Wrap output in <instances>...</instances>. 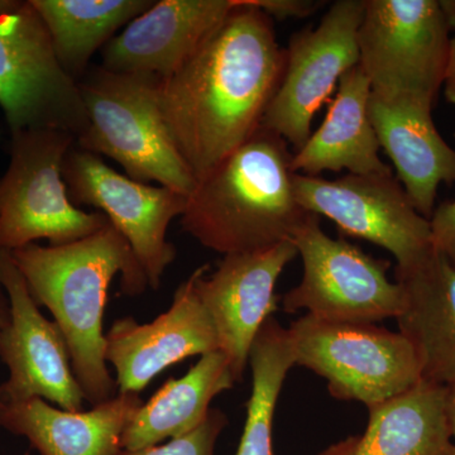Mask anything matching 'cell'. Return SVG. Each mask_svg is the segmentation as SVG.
Here are the masks:
<instances>
[{
	"label": "cell",
	"mask_w": 455,
	"mask_h": 455,
	"mask_svg": "<svg viewBox=\"0 0 455 455\" xmlns=\"http://www.w3.org/2000/svg\"><path fill=\"white\" fill-rule=\"evenodd\" d=\"M371 84L359 65L341 77L322 125L292 155V170L307 176L325 171L355 175L392 171L379 157L370 118Z\"/></svg>",
	"instance_id": "obj_20"
},
{
	"label": "cell",
	"mask_w": 455,
	"mask_h": 455,
	"mask_svg": "<svg viewBox=\"0 0 455 455\" xmlns=\"http://www.w3.org/2000/svg\"><path fill=\"white\" fill-rule=\"evenodd\" d=\"M0 108L11 133L86 125L79 84L57 61L49 32L31 0L0 17Z\"/></svg>",
	"instance_id": "obj_9"
},
{
	"label": "cell",
	"mask_w": 455,
	"mask_h": 455,
	"mask_svg": "<svg viewBox=\"0 0 455 455\" xmlns=\"http://www.w3.org/2000/svg\"><path fill=\"white\" fill-rule=\"evenodd\" d=\"M293 190L305 211L328 218L343 235L388 251L398 269L433 252L430 221L416 211L394 171L337 180L295 173Z\"/></svg>",
	"instance_id": "obj_11"
},
{
	"label": "cell",
	"mask_w": 455,
	"mask_h": 455,
	"mask_svg": "<svg viewBox=\"0 0 455 455\" xmlns=\"http://www.w3.org/2000/svg\"><path fill=\"white\" fill-rule=\"evenodd\" d=\"M11 254L32 298L50 310L64 335L85 400L97 406L116 396L103 329L108 292L116 275L124 295L139 296L149 287L127 239L109 224L73 243H33Z\"/></svg>",
	"instance_id": "obj_2"
},
{
	"label": "cell",
	"mask_w": 455,
	"mask_h": 455,
	"mask_svg": "<svg viewBox=\"0 0 455 455\" xmlns=\"http://www.w3.org/2000/svg\"><path fill=\"white\" fill-rule=\"evenodd\" d=\"M429 221L434 250L455 267V200L440 204Z\"/></svg>",
	"instance_id": "obj_26"
},
{
	"label": "cell",
	"mask_w": 455,
	"mask_h": 455,
	"mask_svg": "<svg viewBox=\"0 0 455 455\" xmlns=\"http://www.w3.org/2000/svg\"><path fill=\"white\" fill-rule=\"evenodd\" d=\"M62 173L71 202L92 206L106 215L127 239L148 286L157 290L176 257L175 245L167 241V229L171 221L184 214L188 196L122 175L100 156L76 145L66 156Z\"/></svg>",
	"instance_id": "obj_12"
},
{
	"label": "cell",
	"mask_w": 455,
	"mask_h": 455,
	"mask_svg": "<svg viewBox=\"0 0 455 455\" xmlns=\"http://www.w3.org/2000/svg\"><path fill=\"white\" fill-rule=\"evenodd\" d=\"M405 292L398 331L411 341L423 381L455 385V267L433 252L405 269L395 268Z\"/></svg>",
	"instance_id": "obj_19"
},
{
	"label": "cell",
	"mask_w": 455,
	"mask_h": 455,
	"mask_svg": "<svg viewBox=\"0 0 455 455\" xmlns=\"http://www.w3.org/2000/svg\"><path fill=\"white\" fill-rule=\"evenodd\" d=\"M283 68L274 20L251 0H235L220 28L160 80L161 112L196 182L262 125Z\"/></svg>",
	"instance_id": "obj_1"
},
{
	"label": "cell",
	"mask_w": 455,
	"mask_h": 455,
	"mask_svg": "<svg viewBox=\"0 0 455 455\" xmlns=\"http://www.w3.org/2000/svg\"><path fill=\"white\" fill-rule=\"evenodd\" d=\"M75 145L76 137L61 130L11 133V160L0 178V251L41 239L73 243L109 226L106 215L83 211L68 196L62 167Z\"/></svg>",
	"instance_id": "obj_5"
},
{
	"label": "cell",
	"mask_w": 455,
	"mask_h": 455,
	"mask_svg": "<svg viewBox=\"0 0 455 455\" xmlns=\"http://www.w3.org/2000/svg\"><path fill=\"white\" fill-rule=\"evenodd\" d=\"M252 371V392L247 419L235 455H275L274 419L287 373L296 364L289 331L274 316L257 334L248 359Z\"/></svg>",
	"instance_id": "obj_24"
},
{
	"label": "cell",
	"mask_w": 455,
	"mask_h": 455,
	"mask_svg": "<svg viewBox=\"0 0 455 455\" xmlns=\"http://www.w3.org/2000/svg\"><path fill=\"white\" fill-rule=\"evenodd\" d=\"M359 436H349V438L341 440L337 444L331 445L319 455H355L357 449Z\"/></svg>",
	"instance_id": "obj_29"
},
{
	"label": "cell",
	"mask_w": 455,
	"mask_h": 455,
	"mask_svg": "<svg viewBox=\"0 0 455 455\" xmlns=\"http://www.w3.org/2000/svg\"><path fill=\"white\" fill-rule=\"evenodd\" d=\"M370 118L379 147L416 211L430 220L442 184L455 182V149L431 116L433 104L411 97H381L371 92Z\"/></svg>",
	"instance_id": "obj_17"
},
{
	"label": "cell",
	"mask_w": 455,
	"mask_h": 455,
	"mask_svg": "<svg viewBox=\"0 0 455 455\" xmlns=\"http://www.w3.org/2000/svg\"><path fill=\"white\" fill-rule=\"evenodd\" d=\"M0 283L11 317L0 331V361L8 379L0 383V403L40 397L68 411H83L82 387L75 377L64 335L44 316L11 252L0 251Z\"/></svg>",
	"instance_id": "obj_13"
},
{
	"label": "cell",
	"mask_w": 455,
	"mask_h": 455,
	"mask_svg": "<svg viewBox=\"0 0 455 455\" xmlns=\"http://www.w3.org/2000/svg\"><path fill=\"white\" fill-rule=\"evenodd\" d=\"M443 88H444L445 98L451 106L455 107V36L451 37V44H449L448 62Z\"/></svg>",
	"instance_id": "obj_28"
},
{
	"label": "cell",
	"mask_w": 455,
	"mask_h": 455,
	"mask_svg": "<svg viewBox=\"0 0 455 455\" xmlns=\"http://www.w3.org/2000/svg\"><path fill=\"white\" fill-rule=\"evenodd\" d=\"M22 4L23 2H20V0H0V17L14 13L22 7Z\"/></svg>",
	"instance_id": "obj_33"
},
{
	"label": "cell",
	"mask_w": 455,
	"mask_h": 455,
	"mask_svg": "<svg viewBox=\"0 0 455 455\" xmlns=\"http://www.w3.org/2000/svg\"><path fill=\"white\" fill-rule=\"evenodd\" d=\"M368 410L355 455H455L447 386L421 381Z\"/></svg>",
	"instance_id": "obj_22"
},
{
	"label": "cell",
	"mask_w": 455,
	"mask_h": 455,
	"mask_svg": "<svg viewBox=\"0 0 455 455\" xmlns=\"http://www.w3.org/2000/svg\"><path fill=\"white\" fill-rule=\"evenodd\" d=\"M291 241L302 260V278L283 298L286 313L307 310L329 322L370 324L403 313L405 292L387 276L390 260L374 259L344 238H331L315 214Z\"/></svg>",
	"instance_id": "obj_7"
},
{
	"label": "cell",
	"mask_w": 455,
	"mask_h": 455,
	"mask_svg": "<svg viewBox=\"0 0 455 455\" xmlns=\"http://www.w3.org/2000/svg\"><path fill=\"white\" fill-rule=\"evenodd\" d=\"M143 401L118 394L88 411H68L40 397L0 403V427L28 440L40 455H116Z\"/></svg>",
	"instance_id": "obj_18"
},
{
	"label": "cell",
	"mask_w": 455,
	"mask_h": 455,
	"mask_svg": "<svg viewBox=\"0 0 455 455\" xmlns=\"http://www.w3.org/2000/svg\"><path fill=\"white\" fill-rule=\"evenodd\" d=\"M228 423L229 420L221 410L212 409L208 419L187 435L170 439V442L163 445H154L139 451L122 449L116 455H214L215 445Z\"/></svg>",
	"instance_id": "obj_25"
},
{
	"label": "cell",
	"mask_w": 455,
	"mask_h": 455,
	"mask_svg": "<svg viewBox=\"0 0 455 455\" xmlns=\"http://www.w3.org/2000/svg\"><path fill=\"white\" fill-rule=\"evenodd\" d=\"M449 32L438 0H364L358 65L373 94L434 104L444 84Z\"/></svg>",
	"instance_id": "obj_8"
},
{
	"label": "cell",
	"mask_w": 455,
	"mask_h": 455,
	"mask_svg": "<svg viewBox=\"0 0 455 455\" xmlns=\"http://www.w3.org/2000/svg\"><path fill=\"white\" fill-rule=\"evenodd\" d=\"M296 364L328 382L331 396L371 409L423 381L411 341L370 323H341L309 314L290 324Z\"/></svg>",
	"instance_id": "obj_6"
},
{
	"label": "cell",
	"mask_w": 455,
	"mask_h": 455,
	"mask_svg": "<svg viewBox=\"0 0 455 455\" xmlns=\"http://www.w3.org/2000/svg\"><path fill=\"white\" fill-rule=\"evenodd\" d=\"M364 0H338L315 28L295 33L284 49L283 79L262 125L293 146L305 145L314 116L359 64L358 32Z\"/></svg>",
	"instance_id": "obj_10"
},
{
	"label": "cell",
	"mask_w": 455,
	"mask_h": 455,
	"mask_svg": "<svg viewBox=\"0 0 455 455\" xmlns=\"http://www.w3.org/2000/svg\"><path fill=\"white\" fill-rule=\"evenodd\" d=\"M439 4L449 29H455V0H442Z\"/></svg>",
	"instance_id": "obj_31"
},
{
	"label": "cell",
	"mask_w": 455,
	"mask_h": 455,
	"mask_svg": "<svg viewBox=\"0 0 455 455\" xmlns=\"http://www.w3.org/2000/svg\"><path fill=\"white\" fill-rule=\"evenodd\" d=\"M448 414L455 444V385L448 387Z\"/></svg>",
	"instance_id": "obj_32"
},
{
	"label": "cell",
	"mask_w": 455,
	"mask_h": 455,
	"mask_svg": "<svg viewBox=\"0 0 455 455\" xmlns=\"http://www.w3.org/2000/svg\"><path fill=\"white\" fill-rule=\"evenodd\" d=\"M289 143L260 125L197 181L180 224L224 256L291 241L311 214L296 199Z\"/></svg>",
	"instance_id": "obj_3"
},
{
	"label": "cell",
	"mask_w": 455,
	"mask_h": 455,
	"mask_svg": "<svg viewBox=\"0 0 455 455\" xmlns=\"http://www.w3.org/2000/svg\"><path fill=\"white\" fill-rule=\"evenodd\" d=\"M196 271L184 281L167 311L140 324L116 319L106 334V361L116 370L119 394H140L173 364L220 350L217 331L196 291Z\"/></svg>",
	"instance_id": "obj_15"
},
{
	"label": "cell",
	"mask_w": 455,
	"mask_h": 455,
	"mask_svg": "<svg viewBox=\"0 0 455 455\" xmlns=\"http://www.w3.org/2000/svg\"><path fill=\"white\" fill-rule=\"evenodd\" d=\"M61 68L79 84L90 60L154 0H31Z\"/></svg>",
	"instance_id": "obj_23"
},
{
	"label": "cell",
	"mask_w": 455,
	"mask_h": 455,
	"mask_svg": "<svg viewBox=\"0 0 455 455\" xmlns=\"http://www.w3.org/2000/svg\"><path fill=\"white\" fill-rule=\"evenodd\" d=\"M9 317H11V307H9L8 296L0 283V331L8 324Z\"/></svg>",
	"instance_id": "obj_30"
},
{
	"label": "cell",
	"mask_w": 455,
	"mask_h": 455,
	"mask_svg": "<svg viewBox=\"0 0 455 455\" xmlns=\"http://www.w3.org/2000/svg\"><path fill=\"white\" fill-rule=\"evenodd\" d=\"M272 20H301L316 13L324 2L317 0H251Z\"/></svg>",
	"instance_id": "obj_27"
},
{
	"label": "cell",
	"mask_w": 455,
	"mask_h": 455,
	"mask_svg": "<svg viewBox=\"0 0 455 455\" xmlns=\"http://www.w3.org/2000/svg\"><path fill=\"white\" fill-rule=\"evenodd\" d=\"M160 79L90 68L79 82L86 125L76 147L107 156L128 178L190 196L196 180L181 157L158 100Z\"/></svg>",
	"instance_id": "obj_4"
},
{
	"label": "cell",
	"mask_w": 455,
	"mask_h": 455,
	"mask_svg": "<svg viewBox=\"0 0 455 455\" xmlns=\"http://www.w3.org/2000/svg\"><path fill=\"white\" fill-rule=\"evenodd\" d=\"M299 257L292 241L257 252L227 254L212 275L196 271V291L217 331L220 350L235 381L243 382L250 350L268 317L278 310V278Z\"/></svg>",
	"instance_id": "obj_14"
},
{
	"label": "cell",
	"mask_w": 455,
	"mask_h": 455,
	"mask_svg": "<svg viewBox=\"0 0 455 455\" xmlns=\"http://www.w3.org/2000/svg\"><path fill=\"white\" fill-rule=\"evenodd\" d=\"M235 0H160L101 50V68L164 80L220 28Z\"/></svg>",
	"instance_id": "obj_16"
},
{
	"label": "cell",
	"mask_w": 455,
	"mask_h": 455,
	"mask_svg": "<svg viewBox=\"0 0 455 455\" xmlns=\"http://www.w3.org/2000/svg\"><path fill=\"white\" fill-rule=\"evenodd\" d=\"M229 362L220 350L206 353L181 379H170L137 410L123 433V451L154 447L187 435L208 419L212 398L235 388Z\"/></svg>",
	"instance_id": "obj_21"
}]
</instances>
